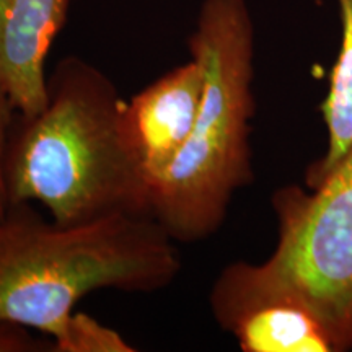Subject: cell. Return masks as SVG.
Masks as SVG:
<instances>
[{"mask_svg": "<svg viewBox=\"0 0 352 352\" xmlns=\"http://www.w3.org/2000/svg\"><path fill=\"white\" fill-rule=\"evenodd\" d=\"M126 100L103 70L67 56L47 76L44 107L16 113L3 153L7 208L30 202L57 223L148 215V184L122 131Z\"/></svg>", "mask_w": 352, "mask_h": 352, "instance_id": "cell-1", "label": "cell"}, {"mask_svg": "<svg viewBox=\"0 0 352 352\" xmlns=\"http://www.w3.org/2000/svg\"><path fill=\"white\" fill-rule=\"evenodd\" d=\"M179 272L178 243L148 215L65 226L30 202L0 215V320L50 341L64 333L83 297L107 289L155 294Z\"/></svg>", "mask_w": 352, "mask_h": 352, "instance_id": "cell-2", "label": "cell"}, {"mask_svg": "<svg viewBox=\"0 0 352 352\" xmlns=\"http://www.w3.org/2000/svg\"><path fill=\"white\" fill-rule=\"evenodd\" d=\"M188 51L204 70V95L184 147L148 186L147 209L183 245L212 236L235 192L254 179V25L246 0H204Z\"/></svg>", "mask_w": 352, "mask_h": 352, "instance_id": "cell-3", "label": "cell"}, {"mask_svg": "<svg viewBox=\"0 0 352 352\" xmlns=\"http://www.w3.org/2000/svg\"><path fill=\"white\" fill-rule=\"evenodd\" d=\"M277 243L266 261H236L215 283L307 308L336 352L352 349V147L314 188L272 195Z\"/></svg>", "mask_w": 352, "mask_h": 352, "instance_id": "cell-4", "label": "cell"}, {"mask_svg": "<svg viewBox=\"0 0 352 352\" xmlns=\"http://www.w3.org/2000/svg\"><path fill=\"white\" fill-rule=\"evenodd\" d=\"M204 95V70L197 60L170 69L131 96L122 111L127 147L147 184L165 173L186 144Z\"/></svg>", "mask_w": 352, "mask_h": 352, "instance_id": "cell-5", "label": "cell"}, {"mask_svg": "<svg viewBox=\"0 0 352 352\" xmlns=\"http://www.w3.org/2000/svg\"><path fill=\"white\" fill-rule=\"evenodd\" d=\"M72 0H0V80L16 111L34 114L47 96V56Z\"/></svg>", "mask_w": 352, "mask_h": 352, "instance_id": "cell-6", "label": "cell"}, {"mask_svg": "<svg viewBox=\"0 0 352 352\" xmlns=\"http://www.w3.org/2000/svg\"><path fill=\"white\" fill-rule=\"evenodd\" d=\"M210 310L243 352H336L327 329L307 308L287 298L215 284Z\"/></svg>", "mask_w": 352, "mask_h": 352, "instance_id": "cell-7", "label": "cell"}, {"mask_svg": "<svg viewBox=\"0 0 352 352\" xmlns=\"http://www.w3.org/2000/svg\"><path fill=\"white\" fill-rule=\"evenodd\" d=\"M342 38L336 63L329 77V90L323 104L328 147L323 158L307 170V188H314L336 166L352 147V0H338Z\"/></svg>", "mask_w": 352, "mask_h": 352, "instance_id": "cell-8", "label": "cell"}, {"mask_svg": "<svg viewBox=\"0 0 352 352\" xmlns=\"http://www.w3.org/2000/svg\"><path fill=\"white\" fill-rule=\"evenodd\" d=\"M138 351L116 329L91 315L76 311L59 338L50 341V352H134Z\"/></svg>", "mask_w": 352, "mask_h": 352, "instance_id": "cell-9", "label": "cell"}, {"mask_svg": "<svg viewBox=\"0 0 352 352\" xmlns=\"http://www.w3.org/2000/svg\"><path fill=\"white\" fill-rule=\"evenodd\" d=\"M50 352V341L38 333L0 320V352Z\"/></svg>", "mask_w": 352, "mask_h": 352, "instance_id": "cell-10", "label": "cell"}, {"mask_svg": "<svg viewBox=\"0 0 352 352\" xmlns=\"http://www.w3.org/2000/svg\"><path fill=\"white\" fill-rule=\"evenodd\" d=\"M16 113L19 111H16L10 95L0 80V215H3L7 210V196L6 186H3V153H6L8 132H10Z\"/></svg>", "mask_w": 352, "mask_h": 352, "instance_id": "cell-11", "label": "cell"}]
</instances>
